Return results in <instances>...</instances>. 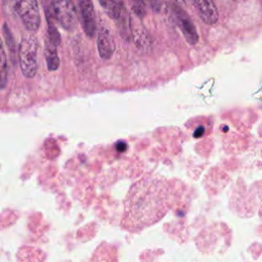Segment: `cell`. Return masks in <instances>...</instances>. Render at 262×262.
<instances>
[{"instance_id":"1","label":"cell","mask_w":262,"mask_h":262,"mask_svg":"<svg viewBox=\"0 0 262 262\" xmlns=\"http://www.w3.org/2000/svg\"><path fill=\"white\" fill-rule=\"evenodd\" d=\"M166 188L157 179L141 180L132 188L129 195L128 213L131 227L139 228L149 225L164 213L166 205Z\"/></svg>"},{"instance_id":"2","label":"cell","mask_w":262,"mask_h":262,"mask_svg":"<svg viewBox=\"0 0 262 262\" xmlns=\"http://www.w3.org/2000/svg\"><path fill=\"white\" fill-rule=\"evenodd\" d=\"M4 10L20 18L28 31L36 32L40 27V10L37 0H2Z\"/></svg>"},{"instance_id":"3","label":"cell","mask_w":262,"mask_h":262,"mask_svg":"<svg viewBox=\"0 0 262 262\" xmlns=\"http://www.w3.org/2000/svg\"><path fill=\"white\" fill-rule=\"evenodd\" d=\"M38 42L33 36L24 37L18 46V61L23 75L26 78H33L38 71Z\"/></svg>"},{"instance_id":"4","label":"cell","mask_w":262,"mask_h":262,"mask_svg":"<svg viewBox=\"0 0 262 262\" xmlns=\"http://www.w3.org/2000/svg\"><path fill=\"white\" fill-rule=\"evenodd\" d=\"M51 12L55 21L64 30H73L78 20L77 9L72 0H52Z\"/></svg>"},{"instance_id":"5","label":"cell","mask_w":262,"mask_h":262,"mask_svg":"<svg viewBox=\"0 0 262 262\" xmlns=\"http://www.w3.org/2000/svg\"><path fill=\"white\" fill-rule=\"evenodd\" d=\"M129 27H130L131 36L133 38L135 46L143 52L150 51L151 39L148 32L142 25L140 20V16L132 12L129 16Z\"/></svg>"},{"instance_id":"6","label":"cell","mask_w":262,"mask_h":262,"mask_svg":"<svg viewBox=\"0 0 262 262\" xmlns=\"http://www.w3.org/2000/svg\"><path fill=\"white\" fill-rule=\"evenodd\" d=\"M173 11L175 14V17L177 19L178 26L185 38V40L190 45H195L199 41V34L196 32V29L189 17V15L177 4L173 5Z\"/></svg>"},{"instance_id":"7","label":"cell","mask_w":262,"mask_h":262,"mask_svg":"<svg viewBox=\"0 0 262 262\" xmlns=\"http://www.w3.org/2000/svg\"><path fill=\"white\" fill-rule=\"evenodd\" d=\"M78 4L80 7L84 32L89 38H92L96 32V19L92 0H78Z\"/></svg>"},{"instance_id":"8","label":"cell","mask_w":262,"mask_h":262,"mask_svg":"<svg viewBox=\"0 0 262 262\" xmlns=\"http://www.w3.org/2000/svg\"><path fill=\"white\" fill-rule=\"evenodd\" d=\"M97 49H98L99 56L102 59H110L113 56L116 49L114 37L111 31L104 26H101L98 30Z\"/></svg>"},{"instance_id":"9","label":"cell","mask_w":262,"mask_h":262,"mask_svg":"<svg viewBox=\"0 0 262 262\" xmlns=\"http://www.w3.org/2000/svg\"><path fill=\"white\" fill-rule=\"evenodd\" d=\"M200 17L206 25H214L218 20V10L213 0H192Z\"/></svg>"},{"instance_id":"10","label":"cell","mask_w":262,"mask_h":262,"mask_svg":"<svg viewBox=\"0 0 262 262\" xmlns=\"http://www.w3.org/2000/svg\"><path fill=\"white\" fill-rule=\"evenodd\" d=\"M56 45H54L49 39L45 42V59L47 69L51 72L56 71L59 67V57L56 50Z\"/></svg>"},{"instance_id":"11","label":"cell","mask_w":262,"mask_h":262,"mask_svg":"<svg viewBox=\"0 0 262 262\" xmlns=\"http://www.w3.org/2000/svg\"><path fill=\"white\" fill-rule=\"evenodd\" d=\"M8 79V64L3 42L0 38V89H3L7 84Z\"/></svg>"},{"instance_id":"12","label":"cell","mask_w":262,"mask_h":262,"mask_svg":"<svg viewBox=\"0 0 262 262\" xmlns=\"http://www.w3.org/2000/svg\"><path fill=\"white\" fill-rule=\"evenodd\" d=\"M107 15L113 19H119L122 15L124 4L123 0H107L105 6L103 7Z\"/></svg>"},{"instance_id":"13","label":"cell","mask_w":262,"mask_h":262,"mask_svg":"<svg viewBox=\"0 0 262 262\" xmlns=\"http://www.w3.org/2000/svg\"><path fill=\"white\" fill-rule=\"evenodd\" d=\"M48 39L56 46L60 43V35L55 27V24L48 25Z\"/></svg>"},{"instance_id":"14","label":"cell","mask_w":262,"mask_h":262,"mask_svg":"<svg viewBox=\"0 0 262 262\" xmlns=\"http://www.w3.org/2000/svg\"><path fill=\"white\" fill-rule=\"evenodd\" d=\"M3 32H4V36H5V39H6V43H7V46L9 48V50L14 53L15 51V43H14V39L9 31V29L7 28V25L4 24L3 26Z\"/></svg>"},{"instance_id":"15","label":"cell","mask_w":262,"mask_h":262,"mask_svg":"<svg viewBox=\"0 0 262 262\" xmlns=\"http://www.w3.org/2000/svg\"><path fill=\"white\" fill-rule=\"evenodd\" d=\"M204 131H205V128H204L203 126H200V127H198V128L195 129V132H194L193 136H194L195 138L201 137V136L204 134Z\"/></svg>"},{"instance_id":"16","label":"cell","mask_w":262,"mask_h":262,"mask_svg":"<svg viewBox=\"0 0 262 262\" xmlns=\"http://www.w3.org/2000/svg\"><path fill=\"white\" fill-rule=\"evenodd\" d=\"M116 147H117V150H119V151H125L127 145H126L125 142L119 141V142L116 144Z\"/></svg>"},{"instance_id":"17","label":"cell","mask_w":262,"mask_h":262,"mask_svg":"<svg viewBox=\"0 0 262 262\" xmlns=\"http://www.w3.org/2000/svg\"><path fill=\"white\" fill-rule=\"evenodd\" d=\"M106 2H107V0H99V3L101 4V6H102V7H104V6H105Z\"/></svg>"},{"instance_id":"18","label":"cell","mask_w":262,"mask_h":262,"mask_svg":"<svg viewBox=\"0 0 262 262\" xmlns=\"http://www.w3.org/2000/svg\"><path fill=\"white\" fill-rule=\"evenodd\" d=\"M181 1H182V2H184V3H186L188 0H181Z\"/></svg>"}]
</instances>
